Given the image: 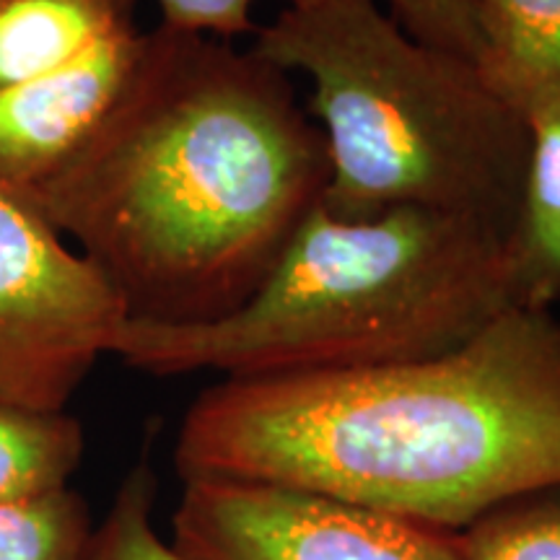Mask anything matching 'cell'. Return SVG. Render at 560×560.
I'll return each mask as SVG.
<instances>
[{
  "label": "cell",
  "instance_id": "cell-4",
  "mask_svg": "<svg viewBox=\"0 0 560 560\" xmlns=\"http://www.w3.org/2000/svg\"><path fill=\"white\" fill-rule=\"evenodd\" d=\"M252 50L310 81V115L330 161L327 213L425 208L511 240L529 125L472 60L410 37L376 0L285 5L257 26Z\"/></svg>",
  "mask_w": 560,
  "mask_h": 560
},
{
  "label": "cell",
  "instance_id": "cell-9",
  "mask_svg": "<svg viewBox=\"0 0 560 560\" xmlns=\"http://www.w3.org/2000/svg\"><path fill=\"white\" fill-rule=\"evenodd\" d=\"M138 30L136 0H0V89Z\"/></svg>",
  "mask_w": 560,
  "mask_h": 560
},
{
  "label": "cell",
  "instance_id": "cell-3",
  "mask_svg": "<svg viewBox=\"0 0 560 560\" xmlns=\"http://www.w3.org/2000/svg\"><path fill=\"white\" fill-rule=\"evenodd\" d=\"M509 236L425 208H317L247 304L206 325L125 319L109 353L156 376L322 374L441 355L514 310Z\"/></svg>",
  "mask_w": 560,
  "mask_h": 560
},
{
  "label": "cell",
  "instance_id": "cell-13",
  "mask_svg": "<svg viewBox=\"0 0 560 560\" xmlns=\"http://www.w3.org/2000/svg\"><path fill=\"white\" fill-rule=\"evenodd\" d=\"M457 535L465 560H560V486L503 503Z\"/></svg>",
  "mask_w": 560,
  "mask_h": 560
},
{
  "label": "cell",
  "instance_id": "cell-14",
  "mask_svg": "<svg viewBox=\"0 0 560 560\" xmlns=\"http://www.w3.org/2000/svg\"><path fill=\"white\" fill-rule=\"evenodd\" d=\"M156 475L140 459L117 490L107 520L91 535L83 560H190L159 537L153 527Z\"/></svg>",
  "mask_w": 560,
  "mask_h": 560
},
{
  "label": "cell",
  "instance_id": "cell-7",
  "mask_svg": "<svg viewBox=\"0 0 560 560\" xmlns=\"http://www.w3.org/2000/svg\"><path fill=\"white\" fill-rule=\"evenodd\" d=\"M143 30L94 45L66 66L0 89V185L32 192L79 153L120 100Z\"/></svg>",
  "mask_w": 560,
  "mask_h": 560
},
{
  "label": "cell",
  "instance_id": "cell-16",
  "mask_svg": "<svg viewBox=\"0 0 560 560\" xmlns=\"http://www.w3.org/2000/svg\"><path fill=\"white\" fill-rule=\"evenodd\" d=\"M293 3L304 0H289V5ZM252 5L255 0H159L164 26L226 42L257 32Z\"/></svg>",
  "mask_w": 560,
  "mask_h": 560
},
{
  "label": "cell",
  "instance_id": "cell-6",
  "mask_svg": "<svg viewBox=\"0 0 560 560\" xmlns=\"http://www.w3.org/2000/svg\"><path fill=\"white\" fill-rule=\"evenodd\" d=\"M174 548L190 560H465L457 532L234 478H187Z\"/></svg>",
  "mask_w": 560,
  "mask_h": 560
},
{
  "label": "cell",
  "instance_id": "cell-2",
  "mask_svg": "<svg viewBox=\"0 0 560 560\" xmlns=\"http://www.w3.org/2000/svg\"><path fill=\"white\" fill-rule=\"evenodd\" d=\"M177 467L465 532L560 486V319L514 306L431 359L223 380L187 410Z\"/></svg>",
  "mask_w": 560,
  "mask_h": 560
},
{
  "label": "cell",
  "instance_id": "cell-15",
  "mask_svg": "<svg viewBox=\"0 0 560 560\" xmlns=\"http://www.w3.org/2000/svg\"><path fill=\"white\" fill-rule=\"evenodd\" d=\"M387 5L410 37L478 62L486 47L478 0H387Z\"/></svg>",
  "mask_w": 560,
  "mask_h": 560
},
{
  "label": "cell",
  "instance_id": "cell-12",
  "mask_svg": "<svg viewBox=\"0 0 560 560\" xmlns=\"http://www.w3.org/2000/svg\"><path fill=\"white\" fill-rule=\"evenodd\" d=\"M91 535L86 503L70 488L0 503V560H83Z\"/></svg>",
  "mask_w": 560,
  "mask_h": 560
},
{
  "label": "cell",
  "instance_id": "cell-8",
  "mask_svg": "<svg viewBox=\"0 0 560 560\" xmlns=\"http://www.w3.org/2000/svg\"><path fill=\"white\" fill-rule=\"evenodd\" d=\"M482 47L478 73L527 120L560 107V0H478Z\"/></svg>",
  "mask_w": 560,
  "mask_h": 560
},
{
  "label": "cell",
  "instance_id": "cell-11",
  "mask_svg": "<svg viewBox=\"0 0 560 560\" xmlns=\"http://www.w3.org/2000/svg\"><path fill=\"white\" fill-rule=\"evenodd\" d=\"M81 457L83 429L66 410H32L0 400V503L68 488Z\"/></svg>",
  "mask_w": 560,
  "mask_h": 560
},
{
  "label": "cell",
  "instance_id": "cell-10",
  "mask_svg": "<svg viewBox=\"0 0 560 560\" xmlns=\"http://www.w3.org/2000/svg\"><path fill=\"white\" fill-rule=\"evenodd\" d=\"M529 164L509 242L511 296L520 310L560 301V107L527 115Z\"/></svg>",
  "mask_w": 560,
  "mask_h": 560
},
{
  "label": "cell",
  "instance_id": "cell-5",
  "mask_svg": "<svg viewBox=\"0 0 560 560\" xmlns=\"http://www.w3.org/2000/svg\"><path fill=\"white\" fill-rule=\"evenodd\" d=\"M125 310L26 192L0 185V400L66 410Z\"/></svg>",
  "mask_w": 560,
  "mask_h": 560
},
{
  "label": "cell",
  "instance_id": "cell-1",
  "mask_svg": "<svg viewBox=\"0 0 560 560\" xmlns=\"http://www.w3.org/2000/svg\"><path fill=\"white\" fill-rule=\"evenodd\" d=\"M327 182L325 136L285 70L159 24L89 143L26 195L125 317L206 325L260 289Z\"/></svg>",
  "mask_w": 560,
  "mask_h": 560
}]
</instances>
